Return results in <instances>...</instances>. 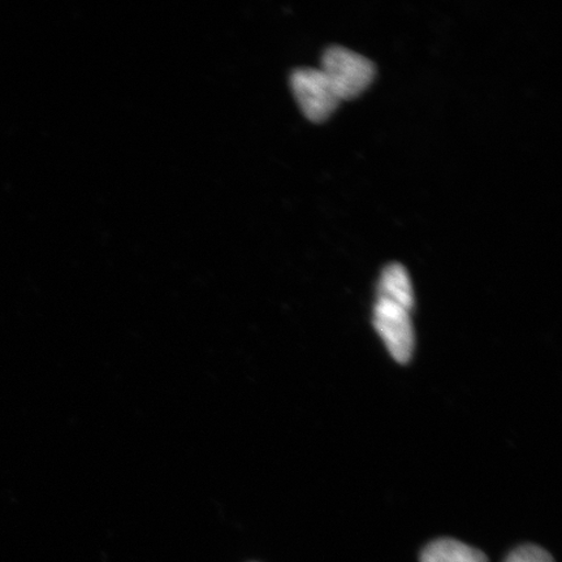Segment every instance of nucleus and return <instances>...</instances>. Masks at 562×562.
Here are the masks:
<instances>
[{
  "label": "nucleus",
  "mask_w": 562,
  "mask_h": 562,
  "mask_svg": "<svg viewBox=\"0 0 562 562\" xmlns=\"http://www.w3.org/2000/svg\"><path fill=\"white\" fill-rule=\"evenodd\" d=\"M291 87L301 110L313 122L325 121L340 102L333 83L321 68L294 69Z\"/></svg>",
  "instance_id": "7ed1b4c3"
},
{
  "label": "nucleus",
  "mask_w": 562,
  "mask_h": 562,
  "mask_svg": "<svg viewBox=\"0 0 562 562\" xmlns=\"http://www.w3.org/2000/svg\"><path fill=\"white\" fill-rule=\"evenodd\" d=\"M505 562H554V560L543 548L526 544L513 551Z\"/></svg>",
  "instance_id": "423d86ee"
},
{
  "label": "nucleus",
  "mask_w": 562,
  "mask_h": 562,
  "mask_svg": "<svg viewBox=\"0 0 562 562\" xmlns=\"http://www.w3.org/2000/svg\"><path fill=\"white\" fill-rule=\"evenodd\" d=\"M420 562H488L486 554L454 539H439L428 544Z\"/></svg>",
  "instance_id": "39448f33"
},
{
  "label": "nucleus",
  "mask_w": 562,
  "mask_h": 562,
  "mask_svg": "<svg viewBox=\"0 0 562 562\" xmlns=\"http://www.w3.org/2000/svg\"><path fill=\"white\" fill-rule=\"evenodd\" d=\"M321 69L340 101L361 94L375 76L374 63L342 46H331L323 53Z\"/></svg>",
  "instance_id": "f257e3e1"
},
{
  "label": "nucleus",
  "mask_w": 562,
  "mask_h": 562,
  "mask_svg": "<svg viewBox=\"0 0 562 562\" xmlns=\"http://www.w3.org/2000/svg\"><path fill=\"white\" fill-rule=\"evenodd\" d=\"M411 313L395 302L376 299L374 327L393 360L398 363L409 362L416 346Z\"/></svg>",
  "instance_id": "f03ea898"
},
{
  "label": "nucleus",
  "mask_w": 562,
  "mask_h": 562,
  "mask_svg": "<svg viewBox=\"0 0 562 562\" xmlns=\"http://www.w3.org/2000/svg\"><path fill=\"white\" fill-rule=\"evenodd\" d=\"M378 299L389 300L412 312L414 291L409 272L403 265L390 263L382 272L378 284Z\"/></svg>",
  "instance_id": "20e7f679"
}]
</instances>
